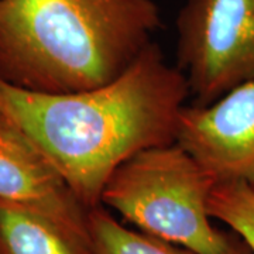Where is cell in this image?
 I'll use <instances>...</instances> for the list:
<instances>
[{"instance_id": "8992f818", "label": "cell", "mask_w": 254, "mask_h": 254, "mask_svg": "<svg viewBox=\"0 0 254 254\" xmlns=\"http://www.w3.org/2000/svg\"><path fill=\"white\" fill-rule=\"evenodd\" d=\"M0 200L34 210L89 237V210L38 145L0 110Z\"/></svg>"}, {"instance_id": "6da1fadb", "label": "cell", "mask_w": 254, "mask_h": 254, "mask_svg": "<svg viewBox=\"0 0 254 254\" xmlns=\"http://www.w3.org/2000/svg\"><path fill=\"white\" fill-rule=\"evenodd\" d=\"M187 79L153 43L106 85L40 93L0 79V110L38 145L88 210L112 174L137 153L177 141Z\"/></svg>"}, {"instance_id": "9c48e42d", "label": "cell", "mask_w": 254, "mask_h": 254, "mask_svg": "<svg viewBox=\"0 0 254 254\" xmlns=\"http://www.w3.org/2000/svg\"><path fill=\"white\" fill-rule=\"evenodd\" d=\"M212 219L225 223L254 254V187L242 181L215 184L208 199Z\"/></svg>"}, {"instance_id": "7a4b0ae2", "label": "cell", "mask_w": 254, "mask_h": 254, "mask_svg": "<svg viewBox=\"0 0 254 254\" xmlns=\"http://www.w3.org/2000/svg\"><path fill=\"white\" fill-rule=\"evenodd\" d=\"M154 0H0V79L73 93L127 71L161 28Z\"/></svg>"}, {"instance_id": "3957f363", "label": "cell", "mask_w": 254, "mask_h": 254, "mask_svg": "<svg viewBox=\"0 0 254 254\" xmlns=\"http://www.w3.org/2000/svg\"><path fill=\"white\" fill-rule=\"evenodd\" d=\"M216 181L177 141L143 150L105 185L100 205L147 235L199 254H253L235 232L212 223L208 199Z\"/></svg>"}, {"instance_id": "277c9868", "label": "cell", "mask_w": 254, "mask_h": 254, "mask_svg": "<svg viewBox=\"0 0 254 254\" xmlns=\"http://www.w3.org/2000/svg\"><path fill=\"white\" fill-rule=\"evenodd\" d=\"M177 31V66L193 105L254 82V0H188Z\"/></svg>"}, {"instance_id": "ba28073f", "label": "cell", "mask_w": 254, "mask_h": 254, "mask_svg": "<svg viewBox=\"0 0 254 254\" xmlns=\"http://www.w3.org/2000/svg\"><path fill=\"white\" fill-rule=\"evenodd\" d=\"M88 230L95 254H199L144 232L128 229L102 205L89 210Z\"/></svg>"}, {"instance_id": "5b68a950", "label": "cell", "mask_w": 254, "mask_h": 254, "mask_svg": "<svg viewBox=\"0 0 254 254\" xmlns=\"http://www.w3.org/2000/svg\"><path fill=\"white\" fill-rule=\"evenodd\" d=\"M177 143L216 184L242 181L254 187V82L206 106H185Z\"/></svg>"}, {"instance_id": "52a82bcc", "label": "cell", "mask_w": 254, "mask_h": 254, "mask_svg": "<svg viewBox=\"0 0 254 254\" xmlns=\"http://www.w3.org/2000/svg\"><path fill=\"white\" fill-rule=\"evenodd\" d=\"M0 254H95L91 240L34 210L0 200Z\"/></svg>"}]
</instances>
